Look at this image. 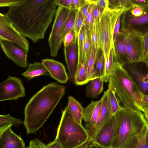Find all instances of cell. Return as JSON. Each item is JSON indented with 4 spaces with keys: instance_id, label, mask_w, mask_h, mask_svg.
<instances>
[{
    "instance_id": "obj_43",
    "label": "cell",
    "mask_w": 148,
    "mask_h": 148,
    "mask_svg": "<svg viewBox=\"0 0 148 148\" xmlns=\"http://www.w3.org/2000/svg\"><path fill=\"white\" fill-rule=\"evenodd\" d=\"M90 4L88 3L78 10L82 14L83 23L88 14Z\"/></svg>"
},
{
    "instance_id": "obj_24",
    "label": "cell",
    "mask_w": 148,
    "mask_h": 148,
    "mask_svg": "<svg viewBox=\"0 0 148 148\" xmlns=\"http://www.w3.org/2000/svg\"><path fill=\"white\" fill-rule=\"evenodd\" d=\"M67 106L72 115L75 120L80 124H82L84 108L80 103L72 96L68 97Z\"/></svg>"
},
{
    "instance_id": "obj_11",
    "label": "cell",
    "mask_w": 148,
    "mask_h": 148,
    "mask_svg": "<svg viewBox=\"0 0 148 148\" xmlns=\"http://www.w3.org/2000/svg\"><path fill=\"white\" fill-rule=\"evenodd\" d=\"M122 66L143 95H148V66L143 61L128 62Z\"/></svg>"
},
{
    "instance_id": "obj_25",
    "label": "cell",
    "mask_w": 148,
    "mask_h": 148,
    "mask_svg": "<svg viewBox=\"0 0 148 148\" xmlns=\"http://www.w3.org/2000/svg\"><path fill=\"white\" fill-rule=\"evenodd\" d=\"M22 123L21 120L11 116L10 114L0 115V134L10 126L18 127Z\"/></svg>"
},
{
    "instance_id": "obj_2",
    "label": "cell",
    "mask_w": 148,
    "mask_h": 148,
    "mask_svg": "<svg viewBox=\"0 0 148 148\" xmlns=\"http://www.w3.org/2000/svg\"><path fill=\"white\" fill-rule=\"evenodd\" d=\"M66 87L56 82L44 86L26 104L24 125L27 134H35L51 115L65 94Z\"/></svg>"
},
{
    "instance_id": "obj_14",
    "label": "cell",
    "mask_w": 148,
    "mask_h": 148,
    "mask_svg": "<svg viewBox=\"0 0 148 148\" xmlns=\"http://www.w3.org/2000/svg\"><path fill=\"white\" fill-rule=\"evenodd\" d=\"M1 48L5 56L17 66L23 68L28 66L27 53L12 42L0 39Z\"/></svg>"
},
{
    "instance_id": "obj_37",
    "label": "cell",
    "mask_w": 148,
    "mask_h": 148,
    "mask_svg": "<svg viewBox=\"0 0 148 148\" xmlns=\"http://www.w3.org/2000/svg\"><path fill=\"white\" fill-rule=\"evenodd\" d=\"M75 37L73 30L67 33L64 37L62 42L64 47H66L70 45L73 41Z\"/></svg>"
},
{
    "instance_id": "obj_13",
    "label": "cell",
    "mask_w": 148,
    "mask_h": 148,
    "mask_svg": "<svg viewBox=\"0 0 148 148\" xmlns=\"http://www.w3.org/2000/svg\"><path fill=\"white\" fill-rule=\"evenodd\" d=\"M126 34V42L128 62L143 61L144 52L143 36L134 32Z\"/></svg>"
},
{
    "instance_id": "obj_48",
    "label": "cell",
    "mask_w": 148,
    "mask_h": 148,
    "mask_svg": "<svg viewBox=\"0 0 148 148\" xmlns=\"http://www.w3.org/2000/svg\"><path fill=\"white\" fill-rule=\"evenodd\" d=\"M108 4V0H97L95 5L99 8L104 10Z\"/></svg>"
},
{
    "instance_id": "obj_53",
    "label": "cell",
    "mask_w": 148,
    "mask_h": 148,
    "mask_svg": "<svg viewBox=\"0 0 148 148\" xmlns=\"http://www.w3.org/2000/svg\"><path fill=\"white\" fill-rule=\"evenodd\" d=\"M145 118L147 122L148 121V112H143Z\"/></svg>"
},
{
    "instance_id": "obj_36",
    "label": "cell",
    "mask_w": 148,
    "mask_h": 148,
    "mask_svg": "<svg viewBox=\"0 0 148 148\" xmlns=\"http://www.w3.org/2000/svg\"><path fill=\"white\" fill-rule=\"evenodd\" d=\"M56 2L58 6L70 10H77L75 6L73 0H56Z\"/></svg>"
},
{
    "instance_id": "obj_32",
    "label": "cell",
    "mask_w": 148,
    "mask_h": 148,
    "mask_svg": "<svg viewBox=\"0 0 148 148\" xmlns=\"http://www.w3.org/2000/svg\"><path fill=\"white\" fill-rule=\"evenodd\" d=\"M85 28L82 26L77 38L78 64L84 61Z\"/></svg>"
},
{
    "instance_id": "obj_52",
    "label": "cell",
    "mask_w": 148,
    "mask_h": 148,
    "mask_svg": "<svg viewBox=\"0 0 148 148\" xmlns=\"http://www.w3.org/2000/svg\"><path fill=\"white\" fill-rule=\"evenodd\" d=\"M90 142V141H89L84 145L79 148H88L89 146V143Z\"/></svg>"
},
{
    "instance_id": "obj_40",
    "label": "cell",
    "mask_w": 148,
    "mask_h": 148,
    "mask_svg": "<svg viewBox=\"0 0 148 148\" xmlns=\"http://www.w3.org/2000/svg\"><path fill=\"white\" fill-rule=\"evenodd\" d=\"M29 146L30 148H46V145L38 139L31 140Z\"/></svg>"
},
{
    "instance_id": "obj_18",
    "label": "cell",
    "mask_w": 148,
    "mask_h": 148,
    "mask_svg": "<svg viewBox=\"0 0 148 148\" xmlns=\"http://www.w3.org/2000/svg\"><path fill=\"white\" fill-rule=\"evenodd\" d=\"M10 126L0 134V148H25L23 140L12 130Z\"/></svg>"
},
{
    "instance_id": "obj_46",
    "label": "cell",
    "mask_w": 148,
    "mask_h": 148,
    "mask_svg": "<svg viewBox=\"0 0 148 148\" xmlns=\"http://www.w3.org/2000/svg\"><path fill=\"white\" fill-rule=\"evenodd\" d=\"M109 7L112 9L121 8V5L119 0H108Z\"/></svg>"
},
{
    "instance_id": "obj_30",
    "label": "cell",
    "mask_w": 148,
    "mask_h": 148,
    "mask_svg": "<svg viewBox=\"0 0 148 148\" xmlns=\"http://www.w3.org/2000/svg\"><path fill=\"white\" fill-rule=\"evenodd\" d=\"M78 11L77 10H70L64 26L62 34V41L65 36L70 31L73 30Z\"/></svg>"
},
{
    "instance_id": "obj_19",
    "label": "cell",
    "mask_w": 148,
    "mask_h": 148,
    "mask_svg": "<svg viewBox=\"0 0 148 148\" xmlns=\"http://www.w3.org/2000/svg\"><path fill=\"white\" fill-rule=\"evenodd\" d=\"M123 148H148V125L129 139Z\"/></svg>"
},
{
    "instance_id": "obj_17",
    "label": "cell",
    "mask_w": 148,
    "mask_h": 148,
    "mask_svg": "<svg viewBox=\"0 0 148 148\" xmlns=\"http://www.w3.org/2000/svg\"><path fill=\"white\" fill-rule=\"evenodd\" d=\"M77 39L75 38L72 43L69 46L64 47V54L66 63L67 65L71 78L74 81L78 62Z\"/></svg>"
},
{
    "instance_id": "obj_7",
    "label": "cell",
    "mask_w": 148,
    "mask_h": 148,
    "mask_svg": "<svg viewBox=\"0 0 148 148\" xmlns=\"http://www.w3.org/2000/svg\"><path fill=\"white\" fill-rule=\"evenodd\" d=\"M123 110L112 116L94 133L90 141L101 148H111L118 132Z\"/></svg>"
},
{
    "instance_id": "obj_21",
    "label": "cell",
    "mask_w": 148,
    "mask_h": 148,
    "mask_svg": "<svg viewBox=\"0 0 148 148\" xmlns=\"http://www.w3.org/2000/svg\"><path fill=\"white\" fill-rule=\"evenodd\" d=\"M126 34L120 32L114 42L117 62L122 64L128 62L126 42Z\"/></svg>"
},
{
    "instance_id": "obj_4",
    "label": "cell",
    "mask_w": 148,
    "mask_h": 148,
    "mask_svg": "<svg viewBox=\"0 0 148 148\" xmlns=\"http://www.w3.org/2000/svg\"><path fill=\"white\" fill-rule=\"evenodd\" d=\"M89 139L87 130L75 120L66 106L62 112L55 139L63 148H79Z\"/></svg>"
},
{
    "instance_id": "obj_29",
    "label": "cell",
    "mask_w": 148,
    "mask_h": 148,
    "mask_svg": "<svg viewBox=\"0 0 148 148\" xmlns=\"http://www.w3.org/2000/svg\"><path fill=\"white\" fill-rule=\"evenodd\" d=\"M98 21L94 19L91 26L88 29L91 38L92 46L96 51L100 49Z\"/></svg>"
},
{
    "instance_id": "obj_1",
    "label": "cell",
    "mask_w": 148,
    "mask_h": 148,
    "mask_svg": "<svg viewBox=\"0 0 148 148\" xmlns=\"http://www.w3.org/2000/svg\"><path fill=\"white\" fill-rule=\"evenodd\" d=\"M57 6L56 0H20L4 14L21 34L35 43L44 38Z\"/></svg>"
},
{
    "instance_id": "obj_38",
    "label": "cell",
    "mask_w": 148,
    "mask_h": 148,
    "mask_svg": "<svg viewBox=\"0 0 148 148\" xmlns=\"http://www.w3.org/2000/svg\"><path fill=\"white\" fill-rule=\"evenodd\" d=\"M119 1L121 8L124 12L130 11L134 5L132 0H119Z\"/></svg>"
},
{
    "instance_id": "obj_41",
    "label": "cell",
    "mask_w": 148,
    "mask_h": 148,
    "mask_svg": "<svg viewBox=\"0 0 148 148\" xmlns=\"http://www.w3.org/2000/svg\"><path fill=\"white\" fill-rule=\"evenodd\" d=\"M121 16H120L118 18L115 26L113 36V40L114 43L120 33L121 20Z\"/></svg>"
},
{
    "instance_id": "obj_16",
    "label": "cell",
    "mask_w": 148,
    "mask_h": 148,
    "mask_svg": "<svg viewBox=\"0 0 148 148\" xmlns=\"http://www.w3.org/2000/svg\"><path fill=\"white\" fill-rule=\"evenodd\" d=\"M42 63L49 72L50 76L62 84L67 83L69 77L64 65L52 59H42Z\"/></svg>"
},
{
    "instance_id": "obj_26",
    "label": "cell",
    "mask_w": 148,
    "mask_h": 148,
    "mask_svg": "<svg viewBox=\"0 0 148 148\" xmlns=\"http://www.w3.org/2000/svg\"><path fill=\"white\" fill-rule=\"evenodd\" d=\"M98 52L92 46L88 60L87 78L89 82L96 78L95 63Z\"/></svg>"
},
{
    "instance_id": "obj_47",
    "label": "cell",
    "mask_w": 148,
    "mask_h": 148,
    "mask_svg": "<svg viewBox=\"0 0 148 148\" xmlns=\"http://www.w3.org/2000/svg\"><path fill=\"white\" fill-rule=\"evenodd\" d=\"M142 112H148V95H143L142 107Z\"/></svg>"
},
{
    "instance_id": "obj_45",
    "label": "cell",
    "mask_w": 148,
    "mask_h": 148,
    "mask_svg": "<svg viewBox=\"0 0 148 148\" xmlns=\"http://www.w3.org/2000/svg\"><path fill=\"white\" fill-rule=\"evenodd\" d=\"M134 4L138 5L144 10L148 8V0H132Z\"/></svg>"
},
{
    "instance_id": "obj_15",
    "label": "cell",
    "mask_w": 148,
    "mask_h": 148,
    "mask_svg": "<svg viewBox=\"0 0 148 148\" xmlns=\"http://www.w3.org/2000/svg\"><path fill=\"white\" fill-rule=\"evenodd\" d=\"M103 102V98L97 101H92L84 109L83 119L90 136L89 141L94 134L96 123Z\"/></svg>"
},
{
    "instance_id": "obj_3",
    "label": "cell",
    "mask_w": 148,
    "mask_h": 148,
    "mask_svg": "<svg viewBox=\"0 0 148 148\" xmlns=\"http://www.w3.org/2000/svg\"><path fill=\"white\" fill-rule=\"evenodd\" d=\"M108 82V88L115 92L123 106L142 112L143 94L121 64L115 63Z\"/></svg>"
},
{
    "instance_id": "obj_56",
    "label": "cell",
    "mask_w": 148,
    "mask_h": 148,
    "mask_svg": "<svg viewBox=\"0 0 148 148\" xmlns=\"http://www.w3.org/2000/svg\"><path fill=\"white\" fill-rule=\"evenodd\" d=\"M147 122V124H148V121Z\"/></svg>"
},
{
    "instance_id": "obj_42",
    "label": "cell",
    "mask_w": 148,
    "mask_h": 148,
    "mask_svg": "<svg viewBox=\"0 0 148 148\" xmlns=\"http://www.w3.org/2000/svg\"><path fill=\"white\" fill-rule=\"evenodd\" d=\"M20 0H0V7H8L17 3Z\"/></svg>"
},
{
    "instance_id": "obj_35",
    "label": "cell",
    "mask_w": 148,
    "mask_h": 148,
    "mask_svg": "<svg viewBox=\"0 0 148 148\" xmlns=\"http://www.w3.org/2000/svg\"><path fill=\"white\" fill-rule=\"evenodd\" d=\"M94 5L90 4L88 14L84 21L82 26L86 27L89 29L94 20L93 14Z\"/></svg>"
},
{
    "instance_id": "obj_23",
    "label": "cell",
    "mask_w": 148,
    "mask_h": 148,
    "mask_svg": "<svg viewBox=\"0 0 148 148\" xmlns=\"http://www.w3.org/2000/svg\"><path fill=\"white\" fill-rule=\"evenodd\" d=\"M89 82L87 87L86 95L90 98H97L103 90V83L105 82L103 78L99 77Z\"/></svg>"
},
{
    "instance_id": "obj_33",
    "label": "cell",
    "mask_w": 148,
    "mask_h": 148,
    "mask_svg": "<svg viewBox=\"0 0 148 148\" xmlns=\"http://www.w3.org/2000/svg\"><path fill=\"white\" fill-rule=\"evenodd\" d=\"M84 59L88 61L91 49L92 43L88 29L85 26H84Z\"/></svg>"
},
{
    "instance_id": "obj_54",
    "label": "cell",
    "mask_w": 148,
    "mask_h": 148,
    "mask_svg": "<svg viewBox=\"0 0 148 148\" xmlns=\"http://www.w3.org/2000/svg\"><path fill=\"white\" fill-rule=\"evenodd\" d=\"M88 148H101L92 144L89 145Z\"/></svg>"
},
{
    "instance_id": "obj_27",
    "label": "cell",
    "mask_w": 148,
    "mask_h": 148,
    "mask_svg": "<svg viewBox=\"0 0 148 148\" xmlns=\"http://www.w3.org/2000/svg\"><path fill=\"white\" fill-rule=\"evenodd\" d=\"M116 62L115 48L112 47L108 57L105 64L103 79L104 82H108L109 77Z\"/></svg>"
},
{
    "instance_id": "obj_8",
    "label": "cell",
    "mask_w": 148,
    "mask_h": 148,
    "mask_svg": "<svg viewBox=\"0 0 148 148\" xmlns=\"http://www.w3.org/2000/svg\"><path fill=\"white\" fill-rule=\"evenodd\" d=\"M70 10L58 6L51 32L48 39L50 55L56 57L62 43V34L65 21Z\"/></svg>"
},
{
    "instance_id": "obj_6",
    "label": "cell",
    "mask_w": 148,
    "mask_h": 148,
    "mask_svg": "<svg viewBox=\"0 0 148 148\" xmlns=\"http://www.w3.org/2000/svg\"><path fill=\"white\" fill-rule=\"evenodd\" d=\"M124 12L121 8H111L108 4L98 21L100 49L104 55L105 62L111 48H114L113 36L115 26L118 18Z\"/></svg>"
},
{
    "instance_id": "obj_34",
    "label": "cell",
    "mask_w": 148,
    "mask_h": 148,
    "mask_svg": "<svg viewBox=\"0 0 148 148\" xmlns=\"http://www.w3.org/2000/svg\"><path fill=\"white\" fill-rule=\"evenodd\" d=\"M83 21L82 15L78 10L75 21L73 31L75 34L74 38L77 39L81 28L82 26Z\"/></svg>"
},
{
    "instance_id": "obj_20",
    "label": "cell",
    "mask_w": 148,
    "mask_h": 148,
    "mask_svg": "<svg viewBox=\"0 0 148 148\" xmlns=\"http://www.w3.org/2000/svg\"><path fill=\"white\" fill-rule=\"evenodd\" d=\"M102 98V104L96 123L94 134L112 116L107 91L104 92Z\"/></svg>"
},
{
    "instance_id": "obj_10",
    "label": "cell",
    "mask_w": 148,
    "mask_h": 148,
    "mask_svg": "<svg viewBox=\"0 0 148 148\" xmlns=\"http://www.w3.org/2000/svg\"><path fill=\"white\" fill-rule=\"evenodd\" d=\"M120 32L127 33L134 32L144 36L148 33V8L141 16H133L130 11L124 12L121 20Z\"/></svg>"
},
{
    "instance_id": "obj_50",
    "label": "cell",
    "mask_w": 148,
    "mask_h": 148,
    "mask_svg": "<svg viewBox=\"0 0 148 148\" xmlns=\"http://www.w3.org/2000/svg\"><path fill=\"white\" fill-rule=\"evenodd\" d=\"M73 1L75 6L76 9L78 10L88 3L87 0H73Z\"/></svg>"
},
{
    "instance_id": "obj_9",
    "label": "cell",
    "mask_w": 148,
    "mask_h": 148,
    "mask_svg": "<svg viewBox=\"0 0 148 148\" xmlns=\"http://www.w3.org/2000/svg\"><path fill=\"white\" fill-rule=\"evenodd\" d=\"M0 39L14 44L28 53L29 44L26 37L18 31L4 14L0 13Z\"/></svg>"
},
{
    "instance_id": "obj_44",
    "label": "cell",
    "mask_w": 148,
    "mask_h": 148,
    "mask_svg": "<svg viewBox=\"0 0 148 148\" xmlns=\"http://www.w3.org/2000/svg\"><path fill=\"white\" fill-rule=\"evenodd\" d=\"M104 10L99 8L94 5L93 14L94 19L98 21L101 16Z\"/></svg>"
},
{
    "instance_id": "obj_49",
    "label": "cell",
    "mask_w": 148,
    "mask_h": 148,
    "mask_svg": "<svg viewBox=\"0 0 148 148\" xmlns=\"http://www.w3.org/2000/svg\"><path fill=\"white\" fill-rule=\"evenodd\" d=\"M46 148H63L59 143L56 139L46 145Z\"/></svg>"
},
{
    "instance_id": "obj_39",
    "label": "cell",
    "mask_w": 148,
    "mask_h": 148,
    "mask_svg": "<svg viewBox=\"0 0 148 148\" xmlns=\"http://www.w3.org/2000/svg\"><path fill=\"white\" fill-rule=\"evenodd\" d=\"M144 10L141 7L134 4V5L130 11L131 14L136 17L140 16L142 15L144 12Z\"/></svg>"
},
{
    "instance_id": "obj_5",
    "label": "cell",
    "mask_w": 148,
    "mask_h": 148,
    "mask_svg": "<svg viewBox=\"0 0 148 148\" xmlns=\"http://www.w3.org/2000/svg\"><path fill=\"white\" fill-rule=\"evenodd\" d=\"M144 114L123 106V113L116 136L111 148H123L127 141L147 125Z\"/></svg>"
},
{
    "instance_id": "obj_31",
    "label": "cell",
    "mask_w": 148,
    "mask_h": 148,
    "mask_svg": "<svg viewBox=\"0 0 148 148\" xmlns=\"http://www.w3.org/2000/svg\"><path fill=\"white\" fill-rule=\"evenodd\" d=\"M105 63L104 55L100 49L98 51L95 63V73L96 78L99 77L103 78Z\"/></svg>"
},
{
    "instance_id": "obj_55",
    "label": "cell",
    "mask_w": 148,
    "mask_h": 148,
    "mask_svg": "<svg viewBox=\"0 0 148 148\" xmlns=\"http://www.w3.org/2000/svg\"><path fill=\"white\" fill-rule=\"evenodd\" d=\"M25 148H30L29 146H28V147H26Z\"/></svg>"
},
{
    "instance_id": "obj_51",
    "label": "cell",
    "mask_w": 148,
    "mask_h": 148,
    "mask_svg": "<svg viewBox=\"0 0 148 148\" xmlns=\"http://www.w3.org/2000/svg\"><path fill=\"white\" fill-rule=\"evenodd\" d=\"M143 61L148 66V52L144 56Z\"/></svg>"
},
{
    "instance_id": "obj_22",
    "label": "cell",
    "mask_w": 148,
    "mask_h": 148,
    "mask_svg": "<svg viewBox=\"0 0 148 148\" xmlns=\"http://www.w3.org/2000/svg\"><path fill=\"white\" fill-rule=\"evenodd\" d=\"M21 74L28 80L38 76H50L47 69L41 62H35L29 64L27 70Z\"/></svg>"
},
{
    "instance_id": "obj_12",
    "label": "cell",
    "mask_w": 148,
    "mask_h": 148,
    "mask_svg": "<svg viewBox=\"0 0 148 148\" xmlns=\"http://www.w3.org/2000/svg\"><path fill=\"white\" fill-rule=\"evenodd\" d=\"M25 88L21 80L9 76L0 84V101L16 100L25 96Z\"/></svg>"
},
{
    "instance_id": "obj_28",
    "label": "cell",
    "mask_w": 148,
    "mask_h": 148,
    "mask_svg": "<svg viewBox=\"0 0 148 148\" xmlns=\"http://www.w3.org/2000/svg\"><path fill=\"white\" fill-rule=\"evenodd\" d=\"M107 91L110 107L111 113L112 116H113L117 112L122 110L123 109V106L122 107L120 105L119 101L115 92L111 88H108Z\"/></svg>"
}]
</instances>
